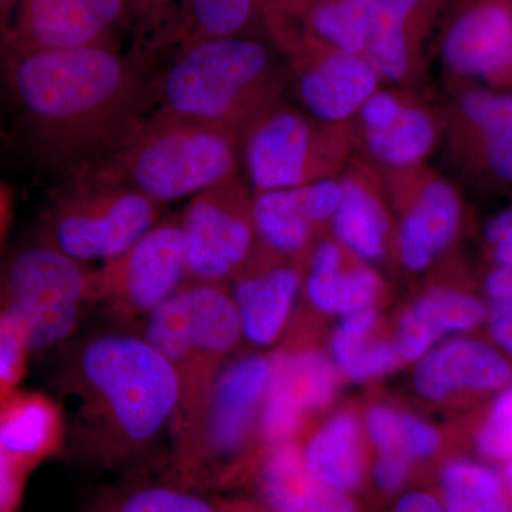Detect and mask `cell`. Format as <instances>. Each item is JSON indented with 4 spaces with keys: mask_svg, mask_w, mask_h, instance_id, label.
I'll list each match as a JSON object with an SVG mask.
<instances>
[{
    "mask_svg": "<svg viewBox=\"0 0 512 512\" xmlns=\"http://www.w3.org/2000/svg\"><path fill=\"white\" fill-rule=\"evenodd\" d=\"M3 77L37 157L80 175L144 123L151 80L117 46L23 49L0 40Z\"/></svg>",
    "mask_w": 512,
    "mask_h": 512,
    "instance_id": "1",
    "label": "cell"
},
{
    "mask_svg": "<svg viewBox=\"0 0 512 512\" xmlns=\"http://www.w3.org/2000/svg\"><path fill=\"white\" fill-rule=\"evenodd\" d=\"M64 450L101 471L136 470L173 429L181 387L143 336L104 333L70 352L56 376Z\"/></svg>",
    "mask_w": 512,
    "mask_h": 512,
    "instance_id": "2",
    "label": "cell"
},
{
    "mask_svg": "<svg viewBox=\"0 0 512 512\" xmlns=\"http://www.w3.org/2000/svg\"><path fill=\"white\" fill-rule=\"evenodd\" d=\"M285 76L271 47L251 35L181 43L151 80L154 116L214 128L244 140L281 101Z\"/></svg>",
    "mask_w": 512,
    "mask_h": 512,
    "instance_id": "3",
    "label": "cell"
},
{
    "mask_svg": "<svg viewBox=\"0 0 512 512\" xmlns=\"http://www.w3.org/2000/svg\"><path fill=\"white\" fill-rule=\"evenodd\" d=\"M239 161L237 138L214 128L153 116L113 156L80 175L124 185L164 207L235 177Z\"/></svg>",
    "mask_w": 512,
    "mask_h": 512,
    "instance_id": "4",
    "label": "cell"
},
{
    "mask_svg": "<svg viewBox=\"0 0 512 512\" xmlns=\"http://www.w3.org/2000/svg\"><path fill=\"white\" fill-rule=\"evenodd\" d=\"M242 336L237 306L222 284L187 282L147 316L143 338L180 380L173 429L200 406L220 373L218 366Z\"/></svg>",
    "mask_w": 512,
    "mask_h": 512,
    "instance_id": "5",
    "label": "cell"
},
{
    "mask_svg": "<svg viewBox=\"0 0 512 512\" xmlns=\"http://www.w3.org/2000/svg\"><path fill=\"white\" fill-rule=\"evenodd\" d=\"M93 295L94 272L40 238L0 264V322L29 355L69 338Z\"/></svg>",
    "mask_w": 512,
    "mask_h": 512,
    "instance_id": "6",
    "label": "cell"
},
{
    "mask_svg": "<svg viewBox=\"0 0 512 512\" xmlns=\"http://www.w3.org/2000/svg\"><path fill=\"white\" fill-rule=\"evenodd\" d=\"M272 359L254 355L232 363L215 377L200 406L171 430L174 446L170 476L201 490L217 480L221 466L247 446L261 419Z\"/></svg>",
    "mask_w": 512,
    "mask_h": 512,
    "instance_id": "7",
    "label": "cell"
},
{
    "mask_svg": "<svg viewBox=\"0 0 512 512\" xmlns=\"http://www.w3.org/2000/svg\"><path fill=\"white\" fill-rule=\"evenodd\" d=\"M353 151L348 124H323L279 101L242 140L241 160L251 190L264 192L339 177Z\"/></svg>",
    "mask_w": 512,
    "mask_h": 512,
    "instance_id": "8",
    "label": "cell"
},
{
    "mask_svg": "<svg viewBox=\"0 0 512 512\" xmlns=\"http://www.w3.org/2000/svg\"><path fill=\"white\" fill-rule=\"evenodd\" d=\"M84 177L47 214L40 239L74 261H103L124 254L161 221L163 205L146 195L94 178Z\"/></svg>",
    "mask_w": 512,
    "mask_h": 512,
    "instance_id": "9",
    "label": "cell"
},
{
    "mask_svg": "<svg viewBox=\"0 0 512 512\" xmlns=\"http://www.w3.org/2000/svg\"><path fill=\"white\" fill-rule=\"evenodd\" d=\"M180 221L188 282L224 284L254 252V191L239 175L192 197Z\"/></svg>",
    "mask_w": 512,
    "mask_h": 512,
    "instance_id": "10",
    "label": "cell"
},
{
    "mask_svg": "<svg viewBox=\"0 0 512 512\" xmlns=\"http://www.w3.org/2000/svg\"><path fill=\"white\" fill-rule=\"evenodd\" d=\"M188 282L180 215L165 218L117 258L94 272L93 301L120 318H147Z\"/></svg>",
    "mask_w": 512,
    "mask_h": 512,
    "instance_id": "11",
    "label": "cell"
},
{
    "mask_svg": "<svg viewBox=\"0 0 512 512\" xmlns=\"http://www.w3.org/2000/svg\"><path fill=\"white\" fill-rule=\"evenodd\" d=\"M9 12L12 22L0 23V40L23 49L116 46L120 30L133 22L128 0H15Z\"/></svg>",
    "mask_w": 512,
    "mask_h": 512,
    "instance_id": "12",
    "label": "cell"
},
{
    "mask_svg": "<svg viewBox=\"0 0 512 512\" xmlns=\"http://www.w3.org/2000/svg\"><path fill=\"white\" fill-rule=\"evenodd\" d=\"M383 173L387 197L402 212L397 234L400 259L409 271H426L456 237L460 195L424 165Z\"/></svg>",
    "mask_w": 512,
    "mask_h": 512,
    "instance_id": "13",
    "label": "cell"
},
{
    "mask_svg": "<svg viewBox=\"0 0 512 512\" xmlns=\"http://www.w3.org/2000/svg\"><path fill=\"white\" fill-rule=\"evenodd\" d=\"M353 148L383 171L420 167L433 153L440 123L406 92L379 89L348 123Z\"/></svg>",
    "mask_w": 512,
    "mask_h": 512,
    "instance_id": "14",
    "label": "cell"
},
{
    "mask_svg": "<svg viewBox=\"0 0 512 512\" xmlns=\"http://www.w3.org/2000/svg\"><path fill=\"white\" fill-rule=\"evenodd\" d=\"M289 57V79L302 110L330 126H345L383 80L365 55L311 49Z\"/></svg>",
    "mask_w": 512,
    "mask_h": 512,
    "instance_id": "15",
    "label": "cell"
},
{
    "mask_svg": "<svg viewBox=\"0 0 512 512\" xmlns=\"http://www.w3.org/2000/svg\"><path fill=\"white\" fill-rule=\"evenodd\" d=\"M335 390V367L322 353L275 356L262 409V439L271 447L289 443L301 427L303 416L326 406Z\"/></svg>",
    "mask_w": 512,
    "mask_h": 512,
    "instance_id": "16",
    "label": "cell"
},
{
    "mask_svg": "<svg viewBox=\"0 0 512 512\" xmlns=\"http://www.w3.org/2000/svg\"><path fill=\"white\" fill-rule=\"evenodd\" d=\"M448 73L491 79L512 67V0H477L448 25L440 45Z\"/></svg>",
    "mask_w": 512,
    "mask_h": 512,
    "instance_id": "17",
    "label": "cell"
},
{
    "mask_svg": "<svg viewBox=\"0 0 512 512\" xmlns=\"http://www.w3.org/2000/svg\"><path fill=\"white\" fill-rule=\"evenodd\" d=\"M232 301L241 319L242 335L265 348L281 336L301 286V272L285 256L254 249L234 276Z\"/></svg>",
    "mask_w": 512,
    "mask_h": 512,
    "instance_id": "18",
    "label": "cell"
},
{
    "mask_svg": "<svg viewBox=\"0 0 512 512\" xmlns=\"http://www.w3.org/2000/svg\"><path fill=\"white\" fill-rule=\"evenodd\" d=\"M377 0H271L268 22L295 20L301 28L276 37L286 56L302 50L332 49L363 55Z\"/></svg>",
    "mask_w": 512,
    "mask_h": 512,
    "instance_id": "19",
    "label": "cell"
},
{
    "mask_svg": "<svg viewBox=\"0 0 512 512\" xmlns=\"http://www.w3.org/2000/svg\"><path fill=\"white\" fill-rule=\"evenodd\" d=\"M437 0H377L363 55L382 80L410 87L419 80L421 45Z\"/></svg>",
    "mask_w": 512,
    "mask_h": 512,
    "instance_id": "20",
    "label": "cell"
},
{
    "mask_svg": "<svg viewBox=\"0 0 512 512\" xmlns=\"http://www.w3.org/2000/svg\"><path fill=\"white\" fill-rule=\"evenodd\" d=\"M342 197L332 228L343 247L365 261H379L387 251L392 220L389 197L373 165L352 160L340 174Z\"/></svg>",
    "mask_w": 512,
    "mask_h": 512,
    "instance_id": "21",
    "label": "cell"
},
{
    "mask_svg": "<svg viewBox=\"0 0 512 512\" xmlns=\"http://www.w3.org/2000/svg\"><path fill=\"white\" fill-rule=\"evenodd\" d=\"M511 375V366L497 350L477 340L458 339L420 357L414 384L421 396L440 402L461 390L500 389Z\"/></svg>",
    "mask_w": 512,
    "mask_h": 512,
    "instance_id": "22",
    "label": "cell"
},
{
    "mask_svg": "<svg viewBox=\"0 0 512 512\" xmlns=\"http://www.w3.org/2000/svg\"><path fill=\"white\" fill-rule=\"evenodd\" d=\"M64 419L59 403L36 390H15L0 400V451L32 473L63 450Z\"/></svg>",
    "mask_w": 512,
    "mask_h": 512,
    "instance_id": "23",
    "label": "cell"
},
{
    "mask_svg": "<svg viewBox=\"0 0 512 512\" xmlns=\"http://www.w3.org/2000/svg\"><path fill=\"white\" fill-rule=\"evenodd\" d=\"M258 487L271 512H357L349 494L312 477L302 451L291 441L269 447L259 468Z\"/></svg>",
    "mask_w": 512,
    "mask_h": 512,
    "instance_id": "24",
    "label": "cell"
},
{
    "mask_svg": "<svg viewBox=\"0 0 512 512\" xmlns=\"http://www.w3.org/2000/svg\"><path fill=\"white\" fill-rule=\"evenodd\" d=\"M484 318L485 306L474 296L434 288L404 313L394 346L402 359H420L440 336L476 328Z\"/></svg>",
    "mask_w": 512,
    "mask_h": 512,
    "instance_id": "25",
    "label": "cell"
},
{
    "mask_svg": "<svg viewBox=\"0 0 512 512\" xmlns=\"http://www.w3.org/2000/svg\"><path fill=\"white\" fill-rule=\"evenodd\" d=\"M382 291L380 276L367 266L345 269L343 251L336 242L323 241L313 249L306 292L315 308L352 315L372 308Z\"/></svg>",
    "mask_w": 512,
    "mask_h": 512,
    "instance_id": "26",
    "label": "cell"
},
{
    "mask_svg": "<svg viewBox=\"0 0 512 512\" xmlns=\"http://www.w3.org/2000/svg\"><path fill=\"white\" fill-rule=\"evenodd\" d=\"M313 478L342 493H352L365 477V456L359 424L352 413L336 414L302 451Z\"/></svg>",
    "mask_w": 512,
    "mask_h": 512,
    "instance_id": "27",
    "label": "cell"
},
{
    "mask_svg": "<svg viewBox=\"0 0 512 512\" xmlns=\"http://www.w3.org/2000/svg\"><path fill=\"white\" fill-rule=\"evenodd\" d=\"M84 512H218L201 490L174 480L133 473L99 491Z\"/></svg>",
    "mask_w": 512,
    "mask_h": 512,
    "instance_id": "28",
    "label": "cell"
},
{
    "mask_svg": "<svg viewBox=\"0 0 512 512\" xmlns=\"http://www.w3.org/2000/svg\"><path fill=\"white\" fill-rule=\"evenodd\" d=\"M254 221L256 241L285 258L302 254L318 228L309 212L305 185L254 192Z\"/></svg>",
    "mask_w": 512,
    "mask_h": 512,
    "instance_id": "29",
    "label": "cell"
},
{
    "mask_svg": "<svg viewBox=\"0 0 512 512\" xmlns=\"http://www.w3.org/2000/svg\"><path fill=\"white\" fill-rule=\"evenodd\" d=\"M458 113L480 137L491 173L512 181V94L468 90L458 100Z\"/></svg>",
    "mask_w": 512,
    "mask_h": 512,
    "instance_id": "30",
    "label": "cell"
},
{
    "mask_svg": "<svg viewBox=\"0 0 512 512\" xmlns=\"http://www.w3.org/2000/svg\"><path fill=\"white\" fill-rule=\"evenodd\" d=\"M446 512H512L503 477L466 458L448 461L441 471Z\"/></svg>",
    "mask_w": 512,
    "mask_h": 512,
    "instance_id": "31",
    "label": "cell"
},
{
    "mask_svg": "<svg viewBox=\"0 0 512 512\" xmlns=\"http://www.w3.org/2000/svg\"><path fill=\"white\" fill-rule=\"evenodd\" d=\"M268 0H184L181 43L208 37L251 35Z\"/></svg>",
    "mask_w": 512,
    "mask_h": 512,
    "instance_id": "32",
    "label": "cell"
},
{
    "mask_svg": "<svg viewBox=\"0 0 512 512\" xmlns=\"http://www.w3.org/2000/svg\"><path fill=\"white\" fill-rule=\"evenodd\" d=\"M413 416L396 412L386 406H376L367 413L366 429L379 453L400 454L409 458Z\"/></svg>",
    "mask_w": 512,
    "mask_h": 512,
    "instance_id": "33",
    "label": "cell"
},
{
    "mask_svg": "<svg viewBox=\"0 0 512 512\" xmlns=\"http://www.w3.org/2000/svg\"><path fill=\"white\" fill-rule=\"evenodd\" d=\"M477 447L490 460L505 463L512 458V384L494 403L478 433Z\"/></svg>",
    "mask_w": 512,
    "mask_h": 512,
    "instance_id": "34",
    "label": "cell"
},
{
    "mask_svg": "<svg viewBox=\"0 0 512 512\" xmlns=\"http://www.w3.org/2000/svg\"><path fill=\"white\" fill-rule=\"evenodd\" d=\"M488 320L493 338L512 355V271L495 269L487 279Z\"/></svg>",
    "mask_w": 512,
    "mask_h": 512,
    "instance_id": "35",
    "label": "cell"
},
{
    "mask_svg": "<svg viewBox=\"0 0 512 512\" xmlns=\"http://www.w3.org/2000/svg\"><path fill=\"white\" fill-rule=\"evenodd\" d=\"M376 322L377 315L372 308L345 316L332 342L333 359L340 370L348 365L357 350L369 342L370 333L373 332Z\"/></svg>",
    "mask_w": 512,
    "mask_h": 512,
    "instance_id": "36",
    "label": "cell"
},
{
    "mask_svg": "<svg viewBox=\"0 0 512 512\" xmlns=\"http://www.w3.org/2000/svg\"><path fill=\"white\" fill-rule=\"evenodd\" d=\"M399 359L396 346L392 343L377 342L370 345L367 342L362 349L357 350L342 372L350 380L362 382L392 372L399 365Z\"/></svg>",
    "mask_w": 512,
    "mask_h": 512,
    "instance_id": "37",
    "label": "cell"
},
{
    "mask_svg": "<svg viewBox=\"0 0 512 512\" xmlns=\"http://www.w3.org/2000/svg\"><path fill=\"white\" fill-rule=\"evenodd\" d=\"M28 357L29 353L0 322V400L19 389Z\"/></svg>",
    "mask_w": 512,
    "mask_h": 512,
    "instance_id": "38",
    "label": "cell"
},
{
    "mask_svg": "<svg viewBox=\"0 0 512 512\" xmlns=\"http://www.w3.org/2000/svg\"><path fill=\"white\" fill-rule=\"evenodd\" d=\"M131 8V18L134 23H138L143 30V36L153 35L158 37L161 29H175V35L178 36L177 19H175V0H128ZM183 3L184 10V0Z\"/></svg>",
    "mask_w": 512,
    "mask_h": 512,
    "instance_id": "39",
    "label": "cell"
},
{
    "mask_svg": "<svg viewBox=\"0 0 512 512\" xmlns=\"http://www.w3.org/2000/svg\"><path fill=\"white\" fill-rule=\"evenodd\" d=\"M29 471L0 451V512H18Z\"/></svg>",
    "mask_w": 512,
    "mask_h": 512,
    "instance_id": "40",
    "label": "cell"
},
{
    "mask_svg": "<svg viewBox=\"0 0 512 512\" xmlns=\"http://www.w3.org/2000/svg\"><path fill=\"white\" fill-rule=\"evenodd\" d=\"M410 464L412 461L400 454L379 453L373 467V478L377 487L384 493L399 491L409 478Z\"/></svg>",
    "mask_w": 512,
    "mask_h": 512,
    "instance_id": "41",
    "label": "cell"
},
{
    "mask_svg": "<svg viewBox=\"0 0 512 512\" xmlns=\"http://www.w3.org/2000/svg\"><path fill=\"white\" fill-rule=\"evenodd\" d=\"M485 237L493 247L498 264L512 271V208L500 212L488 222Z\"/></svg>",
    "mask_w": 512,
    "mask_h": 512,
    "instance_id": "42",
    "label": "cell"
},
{
    "mask_svg": "<svg viewBox=\"0 0 512 512\" xmlns=\"http://www.w3.org/2000/svg\"><path fill=\"white\" fill-rule=\"evenodd\" d=\"M393 512H446L443 504L436 497L423 491H413V493L404 494L397 504L394 505Z\"/></svg>",
    "mask_w": 512,
    "mask_h": 512,
    "instance_id": "43",
    "label": "cell"
},
{
    "mask_svg": "<svg viewBox=\"0 0 512 512\" xmlns=\"http://www.w3.org/2000/svg\"><path fill=\"white\" fill-rule=\"evenodd\" d=\"M12 224V197L8 188L0 183V245L3 244Z\"/></svg>",
    "mask_w": 512,
    "mask_h": 512,
    "instance_id": "44",
    "label": "cell"
},
{
    "mask_svg": "<svg viewBox=\"0 0 512 512\" xmlns=\"http://www.w3.org/2000/svg\"><path fill=\"white\" fill-rule=\"evenodd\" d=\"M218 512H271L269 510L261 511L258 508L251 507V505H241V504H232V505H217Z\"/></svg>",
    "mask_w": 512,
    "mask_h": 512,
    "instance_id": "45",
    "label": "cell"
},
{
    "mask_svg": "<svg viewBox=\"0 0 512 512\" xmlns=\"http://www.w3.org/2000/svg\"><path fill=\"white\" fill-rule=\"evenodd\" d=\"M501 477H503L505 488H507V493L510 495L512 503V458L505 461L504 474Z\"/></svg>",
    "mask_w": 512,
    "mask_h": 512,
    "instance_id": "46",
    "label": "cell"
},
{
    "mask_svg": "<svg viewBox=\"0 0 512 512\" xmlns=\"http://www.w3.org/2000/svg\"><path fill=\"white\" fill-rule=\"evenodd\" d=\"M13 3H15V0H0V16L5 15L12 8Z\"/></svg>",
    "mask_w": 512,
    "mask_h": 512,
    "instance_id": "47",
    "label": "cell"
}]
</instances>
